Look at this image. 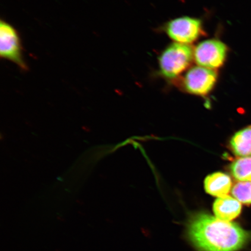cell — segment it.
Here are the masks:
<instances>
[{"mask_svg": "<svg viewBox=\"0 0 251 251\" xmlns=\"http://www.w3.org/2000/svg\"><path fill=\"white\" fill-rule=\"evenodd\" d=\"M188 235L200 251H238L251 241V231L205 213L190 220Z\"/></svg>", "mask_w": 251, "mask_h": 251, "instance_id": "obj_1", "label": "cell"}, {"mask_svg": "<svg viewBox=\"0 0 251 251\" xmlns=\"http://www.w3.org/2000/svg\"><path fill=\"white\" fill-rule=\"evenodd\" d=\"M194 58V50L189 45L173 43L160 55V71L163 76L172 79L187 70Z\"/></svg>", "mask_w": 251, "mask_h": 251, "instance_id": "obj_2", "label": "cell"}, {"mask_svg": "<svg viewBox=\"0 0 251 251\" xmlns=\"http://www.w3.org/2000/svg\"><path fill=\"white\" fill-rule=\"evenodd\" d=\"M23 47L17 30L5 21L0 22V56L15 63L21 70L26 71L27 66L23 58Z\"/></svg>", "mask_w": 251, "mask_h": 251, "instance_id": "obj_3", "label": "cell"}, {"mask_svg": "<svg viewBox=\"0 0 251 251\" xmlns=\"http://www.w3.org/2000/svg\"><path fill=\"white\" fill-rule=\"evenodd\" d=\"M227 46L221 40L209 39L199 44L194 51V59L200 67L216 70L226 60Z\"/></svg>", "mask_w": 251, "mask_h": 251, "instance_id": "obj_4", "label": "cell"}, {"mask_svg": "<svg viewBox=\"0 0 251 251\" xmlns=\"http://www.w3.org/2000/svg\"><path fill=\"white\" fill-rule=\"evenodd\" d=\"M166 33L176 43L189 45L202 33V23L199 19L184 17L175 19L166 25Z\"/></svg>", "mask_w": 251, "mask_h": 251, "instance_id": "obj_5", "label": "cell"}, {"mask_svg": "<svg viewBox=\"0 0 251 251\" xmlns=\"http://www.w3.org/2000/svg\"><path fill=\"white\" fill-rule=\"evenodd\" d=\"M218 74L210 69L194 67L185 75L183 84L188 93L198 96H205L211 92L217 81Z\"/></svg>", "mask_w": 251, "mask_h": 251, "instance_id": "obj_6", "label": "cell"}, {"mask_svg": "<svg viewBox=\"0 0 251 251\" xmlns=\"http://www.w3.org/2000/svg\"><path fill=\"white\" fill-rule=\"evenodd\" d=\"M240 201L230 196L219 198L213 203V209L216 218L222 221L230 222L238 217L241 212Z\"/></svg>", "mask_w": 251, "mask_h": 251, "instance_id": "obj_7", "label": "cell"}, {"mask_svg": "<svg viewBox=\"0 0 251 251\" xmlns=\"http://www.w3.org/2000/svg\"><path fill=\"white\" fill-rule=\"evenodd\" d=\"M206 192L219 198L227 196L231 190V178L222 172H216L208 176L204 182Z\"/></svg>", "mask_w": 251, "mask_h": 251, "instance_id": "obj_8", "label": "cell"}, {"mask_svg": "<svg viewBox=\"0 0 251 251\" xmlns=\"http://www.w3.org/2000/svg\"><path fill=\"white\" fill-rule=\"evenodd\" d=\"M230 146L235 155L251 156V126L235 133L230 140Z\"/></svg>", "mask_w": 251, "mask_h": 251, "instance_id": "obj_9", "label": "cell"}, {"mask_svg": "<svg viewBox=\"0 0 251 251\" xmlns=\"http://www.w3.org/2000/svg\"><path fill=\"white\" fill-rule=\"evenodd\" d=\"M230 171L235 179L251 181V156L237 159L231 165Z\"/></svg>", "mask_w": 251, "mask_h": 251, "instance_id": "obj_10", "label": "cell"}, {"mask_svg": "<svg viewBox=\"0 0 251 251\" xmlns=\"http://www.w3.org/2000/svg\"><path fill=\"white\" fill-rule=\"evenodd\" d=\"M232 195L241 203L251 204V181H240L232 188Z\"/></svg>", "mask_w": 251, "mask_h": 251, "instance_id": "obj_11", "label": "cell"}]
</instances>
